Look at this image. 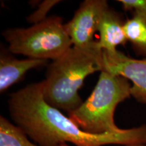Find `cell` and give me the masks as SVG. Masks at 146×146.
Wrapping results in <instances>:
<instances>
[{
    "mask_svg": "<svg viewBox=\"0 0 146 146\" xmlns=\"http://www.w3.org/2000/svg\"><path fill=\"white\" fill-rule=\"evenodd\" d=\"M60 2H61V1H58V0H45V1H42L39 4L36 10L27 18V21L29 23L35 25V24L45 21L47 18V14L50 12V10H52L53 7Z\"/></svg>",
    "mask_w": 146,
    "mask_h": 146,
    "instance_id": "8fae6325",
    "label": "cell"
},
{
    "mask_svg": "<svg viewBox=\"0 0 146 146\" xmlns=\"http://www.w3.org/2000/svg\"><path fill=\"white\" fill-rule=\"evenodd\" d=\"M103 70L102 54L72 46L47 66L43 81L45 101L58 110H75L83 103L78 94L85 78Z\"/></svg>",
    "mask_w": 146,
    "mask_h": 146,
    "instance_id": "7a4b0ae2",
    "label": "cell"
},
{
    "mask_svg": "<svg viewBox=\"0 0 146 146\" xmlns=\"http://www.w3.org/2000/svg\"><path fill=\"white\" fill-rule=\"evenodd\" d=\"M108 7L106 0H85L80 5L72 19L65 24L72 46L102 54L94 35L98 31L102 14Z\"/></svg>",
    "mask_w": 146,
    "mask_h": 146,
    "instance_id": "5b68a950",
    "label": "cell"
},
{
    "mask_svg": "<svg viewBox=\"0 0 146 146\" xmlns=\"http://www.w3.org/2000/svg\"><path fill=\"white\" fill-rule=\"evenodd\" d=\"M124 24L120 16L108 7L100 18L98 27L100 39L98 47L102 51L114 52L118 45H125L127 42Z\"/></svg>",
    "mask_w": 146,
    "mask_h": 146,
    "instance_id": "52a82bcc",
    "label": "cell"
},
{
    "mask_svg": "<svg viewBox=\"0 0 146 146\" xmlns=\"http://www.w3.org/2000/svg\"><path fill=\"white\" fill-rule=\"evenodd\" d=\"M127 41L132 45L136 54L146 58V21L136 14L124 24Z\"/></svg>",
    "mask_w": 146,
    "mask_h": 146,
    "instance_id": "9c48e42d",
    "label": "cell"
},
{
    "mask_svg": "<svg viewBox=\"0 0 146 146\" xmlns=\"http://www.w3.org/2000/svg\"><path fill=\"white\" fill-rule=\"evenodd\" d=\"M2 36L11 53L31 59L53 61L72 47L62 18L56 16L29 28L6 29Z\"/></svg>",
    "mask_w": 146,
    "mask_h": 146,
    "instance_id": "277c9868",
    "label": "cell"
},
{
    "mask_svg": "<svg viewBox=\"0 0 146 146\" xmlns=\"http://www.w3.org/2000/svg\"><path fill=\"white\" fill-rule=\"evenodd\" d=\"M103 70L130 80L131 96L146 104V58L135 59L118 50L103 51Z\"/></svg>",
    "mask_w": 146,
    "mask_h": 146,
    "instance_id": "8992f818",
    "label": "cell"
},
{
    "mask_svg": "<svg viewBox=\"0 0 146 146\" xmlns=\"http://www.w3.org/2000/svg\"><path fill=\"white\" fill-rule=\"evenodd\" d=\"M43 82L29 84L13 93L8 100L14 123L39 146H75L146 144V125L122 129L115 133L93 135L81 130L60 110L45 101Z\"/></svg>",
    "mask_w": 146,
    "mask_h": 146,
    "instance_id": "6da1fadb",
    "label": "cell"
},
{
    "mask_svg": "<svg viewBox=\"0 0 146 146\" xmlns=\"http://www.w3.org/2000/svg\"><path fill=\"white\" fill-rule=\"evenodd\" d=\"M131 85L123 76L100 72L98 83L90 96L68 117L81 130L93 135L120 131L115 124V110L131 96Z\"/></svg>",
    "mask_w": 146,
    "mask_h": 146,
    "instance_id": "3957f363",
    "label": "cell"
},
{
    "mask_svg": "<svg viewBox=\"0 0 146 146\" xmlns=\"http://www.w3.org/2000/svg\"><path fill=\"white\" fill-rule=\"evenodd\" d=\"M60 146H70L68 144H62ZM122 146H146V144L144 143H137V144H131V145H122Z\"/></svg>",
    "mask_w": 146,
    "mask_h": 146,
    "instance_id": "4fadbf2b",
    "label": "cell"
},
{
    "mask_svg": "<svg viewBox=\"0 0 146 146\" xmlns=\"http://www.w3.org/2000/svg\"><path fill=\"white\" fill-rule=\"evenodd\" d=\"M126 11H131L146 21V0H118Z\"/></svg>",
    "mask_w": 146,
    "mask_h": 146,
    "instance_id": "7c38bea8",
    "label": "cell"
},
{
    "mask_svg": "<svg viewBox=\"0 0 146 146\" xmlns=\"http://www.w3.org/2000/svg\"><path fill=\"white\" fill-rule=\"evenodd\" d=\"M0 146H39L29 139L20 127L0 116Z\"/></svg>",
    "mask_w": 146,
    "mask_h": 146,
    "instance_id": "30bf717a",
    "label": "cell"
},
{
    "mask_svg": "<svg viewBox=\"0 0 146 146\" xmlns=\"http://www.w3.org/2000/svg\"><path fill=\"white\" fill-rule=\"evenodd\" d=\"M47 64V60L31 58L19 60L1 52L0 56V92H4L9 87L21 81L29 70Z\"/></svg>",
    "mask_w": 146,
    "mask_h": 146,
    "instance_id": "ba28073f",
    "label": "cell"
}]
</instances>
